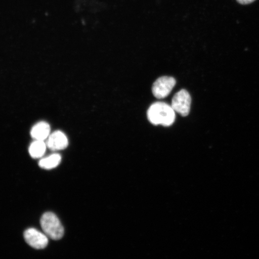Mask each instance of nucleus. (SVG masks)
<instances>
[{
	"label": "nucleus",
	"instance_id": "1a4fd4ad",
	"mask_svg": "<svg viewBox=\"0 0 259 259\" xmlns=\"http://www.w3.org/2000/svg\"><path fill=\"white\" fill-rule=\"evenodd\" d=\"M61 156L58 154H54L47 157L42 158L39 161V166L45 169H52L60 164Z\"/></svg>",
	"mask_w": 259,
	"mask_h": 259
},
{
	"label": "nucleus",
	"instance_id": "6e6552de",
	"mask_svg": "<svg viewBox=\"0 0 259 259\" xmlns=\"http://www.w3.org/2000/svg\"><path fill=\"white\" fill-rule=\"evenodd\" d=\"M47 145L44 141L35 140L29 148V153L34 158H41L47 150Z\"/></svg>",
	"mask_w": 259,
	"mask_h": 259
},
{
	"label": "nucleus",
	"instance_id": "0eeeda50",
	"mask_svg": "<svg viewBox=\"0 0 259 259\" xmlns=\"http://www.w3.org/2000/svg\"><path fill=\"white\" fill-rule=\"evenodd\" d=\"M50 125L46 122L41 121L32 128L31 135L35 140L44 141L50 137Z\"/></svg>",
	"mask_w": 259,
	"mask_h": 259
},
{
	"label": "nucleus",
	"instance_id": "20e7f679",
	"mask_svg": "<svg viewBox=\"0 0 259 259\" xmlns=\"http://www.w3.org/2000/svg\"><path fill=\"white\" fill-rule=\"evenodd\" d=\"M176 85V80L174 77L163 76L155 80L152 90L157 99H162L169 95Z\"/></svg>",
	"mask_w": 259,
	"mask_h": 259
},
{
	"label": "nucleus",
	"instance_id": "423d86ee",
	"mask_svg": "<svg viewBox=\"0 0 259 259\" xmlns=\"http://www.w3.org/2000/svg\"><path fill=\"white\" fill-rule=\"evenodd\" d=\"M68 144L69 142L66 135L61 131H56L50 135L47 142V147L53 151L64 150L67 148Z\"/></svg>",
	"mask_w": 259,
	"mask_h": 259
},
{
	"label": "nucleus",
	"instance_id": "f257e3e1",
	"mask_svg": "<svg viewBox=\"0 0 259 259\" xmlns=\"http://www.w3.org/2000/svg\"><path fill=\"white\" fill-rule=\"evenodd\" d=\"M148 120L154 125L170 126L176 120V112L171 106L163 102H156L147 112Z\"/></svg>",
	"mask_w": 259,
	"mask_h": 259
},
{
	"label": "nucleus",
	"instance_id": "f03ea898",
	"mask_svg": "<svg viewBox=\"0 0 259 259\" xmlns=\"http://www.w3.org/2000/svg\"><path fill=\"white\" fill-rule=\"evenodd\" d=\"M40 225L45 234L48 237L58 240L64 235V228L56 214L53 212L45 213L41 217Z\"/></svg>",
	"mask_w": 259,
	"mask_h": 259
},
{
	"label": "nucleus",
	"instance_id": "9d476101",
	"mask_svg": "<svg viewBox=\"0 0 259 259\" xmlns=\"http://www.w3.org/2000/svg\"><path fill=\"white\" fill-rule=\"evenodd\" d=\"M254 1L255 0H237V2L241 5L250 4V3L254 2Z\"/></svg>",
	"mask_w": 259,
	"mask_h": 259
},
{
	"label": "nucleus",
	"instance_id": "7ed1b4c3",
	"mask_svg": "<svg viewBox=\"0 0 259 259\" xmlns=\"http://www.w3.org/2000/svg\"><path fill=\"white\" fill-rule=\"evenodd\" d=\"M192 98L189 92L181 90L174 96L171 101V108L181 116H186L189 114Z\"/></svg>",
	"mask_w": 259,
	"mask_h": 259
},
{
	"label": "nucleus",
	"instance_id": "39448f33",
	"mask_svg": "<svg viewBox=\"0 0 259 259\" xmlns=\"http://www.w3.org/2000/svg\"><path fill=\"white\" fill-rule=\"evenodd\" d=\"M24 238L28 244L36 249H43L48 244V236L37 230L30 228L24 232Z\"/></svg>",
	"mask_w": 259,
	"mask_h": 259
}]
</instances>
